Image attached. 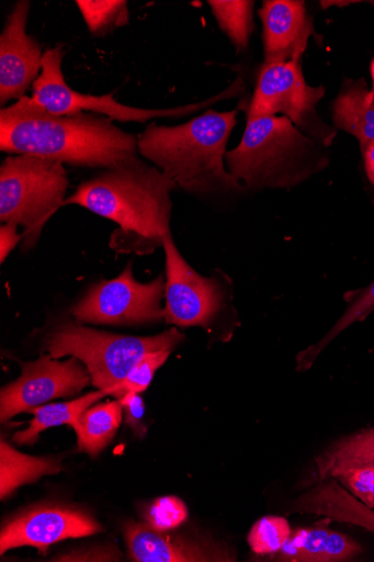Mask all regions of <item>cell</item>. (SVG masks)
<instances>
[{"label": "cell", "mask_w": 374, "mask_h": 562, "mask_svg": "<svg viewBox=\"0 0 374 562\" xmlns=\"http://www.w3.org/2000/svg\"><path fill=\"white\" fill-rule=\"evenodd\" d=\"M0 149L105 170L139 159L137 137L115 126L111 119L50 115L26 95L0 111Z\"/></svg>", "instance_id": "obj_1"}, {"label": "cell", "mask_w": 374, "mask_h": 562, "mask_svg": "<svg viewBox=\"0 0 374 562\" xmlns=\"http://www.w3.org/2000/svg\"><path fill=\"white\" fill-rule=\"evenodd\" d=\"M177 183L162 171L140 159L115 169H106L82 183L65 202L78 204L91 213L115 222L113 248L163 246L171 234V193Z\"/></svg>", "instance_id": "obj_2"}, {"label": "cell", "mask_w": 374, "mask_h": 562, "mask_svg": "<svg viewBox=\"0 0 374 562\" xmlns=\"http://www.w3.org/2000/svg\"><path fill=\"white\" fill-rule=\"evenodd\" d=\"M237 116V110L208 111L178 126L151 124L137 137L138 151L186 192L245 191L226 166L227 145Z\"/></svg>", "instance_id": "obj_3"}, {"label": "cell", "mask_w": 374, "mask_h": 562, "mask_svg": "<svg viewBox=\"0 0 374 562\" xmlns=\"http://www.w3.org/2000/svg\"><path fill=\"white\" fill-rule=\"evenodd\" d=\"M327 148L284 116L247 119L240 144L227 151L226 166L246 189H290L328 167Z\"/></svg>", "instance_id": "obj_4"}, {"label": "cell", "mask_w": 374, "mask_h": 562, "mask_svg": "<svg viewBox=\"0 0 374 562\" xmlns=\"http://www.w3.org/2000/svg\"><path fill=\"white\" fill-rule=\"evenodd\" d=\"M183 340L184 335L177 328L152 337H134L68 325L46 339L45 349L55 360L76 357L87 367L94 386L117 396L120 386L144 355L173 351Z\"/></svg>", "instance_id": "obj_5"}, {"label": "cell", "mask_w": 374, "mask_h": 562, "mask_svg": "<svg viewBox=\"0 0 374 562\" xmlns=\"http://www.w3.org/2000/svg\"><path fill=\"white\" fill-rule=\"evenodd\" d=\"M69 187L64 164L19 155L0 167V222L22 226L24 246L32 247L46 222L61 206Z\"/></svg>", "instance_id": "obj_6"}, {"label": "cell", "mask_w": 374, "mask_h": 562, "mask_svg": "<svg viewBox=\"0 0 374 562\" xmlns=\"http://www.w3.org/2000/svg\"><path fill=\"white\" fill-rule=\"evenodd\" d=\"M64 49L48 48L43 56L42 72L33 85L32 104L56 116H75L92 112L109 116L112 121L145 123L156 117H181L190 115L216 101L235 97L243 87L237 79L231 87L217 97L197 102L195 105L173 110H140L121 104L113 93L93 95L75 91L65 80L63 71Z\"/></svg>", "instance_id": "obj_7"}, {"label": "cell", "mask_w": 374, "mask_h": 562, "mask_svg": "<svg viewBox=\"0 0 374 562\" xmlns=\"http://www.w3.org/2000/svg\"><path fill=\"white\" fill-rule=\"evenodd\" d=\"M325 95L324 86L311 87L307 83L301 60L263 64L247 119L282 115L305 135L330 147L338 130L327 124L316 109Z\"/></svg>", "instance_id": "obj_8"}, {"label": "cell", "mask_w": 374, "mask_h": 562, "mask_svg": "<svg viewBox=\"0 0 374 562\" xmlns=\"http://www.w3.org/2000/svg\"><path fill=\"white\" fill-rule=\"evenodd\" d=\"M163 276L141 284L133 276L128 265L115 280L94 285L86 297L73 308V316L92 324H143L165 318L160 306L166 296Z\"/></svg>", "instance_id": "obj_9"}, {"label": "cell", "mask_w": 374, "mask_h": 562, "mask_svg": "<svg viewBox=\"0 0 374 562\" xmlns=\"http://www.w3.org/2000/svg\"><path fill=\"white\" fill-rule=\"evenodd\" d=\"M167 284L165 319L178 327H209L224 306L225 289L220 281L204 278L183 259L172 234L165 238Z\"/></svg>", "instance_id": "obj_10"}, {"label": "cell", "mask_w": 374, "mask_h": 562, "mask_svg": "<svg viewBox=\"0 0 374 562\" xmlns=\"http://www.w3.org/2000/svg\"><path fill=\"white\" fill-rule=\"evenodd\" d=\"M91 376L76 357L58 362L42 355L36 362L23 364L22 375L0 393V420L7 423L52 398L69 397L81 392Z\"/></svg>", "instance_id": "obj_11"}, {"label": "cell", "mask_w": 374, "mask_h": 562, "mask_svg": "<svg viewBox=\"0 0 374 562\" xmlns=\"http://www.w3.org/2000/svg\"><path fill=\"white\" fill-rule=\"evenodd\" d=\"M100 531V525L81 510L43 505L26 510L5 525L0 535V553L24 546L35 547L41 553H46L52 544Z\"/></svg>", "instance_id": "obj_12"}, {"label": "cell", "mask_w": 374, "mask_h": 562, "mask_svg": "<svg viewBox=\"0 0 374 562\" xmlns=\"http://www.w3.org/2000/svg\"><path fill=\"white\" fill-rule=\"evenodd\" d=\"M31 3L18 2L0 36V104L25 97L39 77L43 56L38 42L26 33Z\"/></svg>", "instance_id": "obj_13"}, {"label": "cell", "mask_w": 374, "mask_h": 562, "mask_svg": "<svg viewBox=\"0 0 374 562\" xmlns=\"http://www.w3.org/2000/svg\"><path fill=\"white\" fill-rule=\"evenodd\" d=\"M264 64L302 60L313 33V21L298 0H267L259 11Z\"/></svg>", "instance_id": "obj_14"}, {"label": "cell", "mask_w": 374, "mask_h": 562, "mask_svg": "<svg viewBox=\"0 0 374 562\" xmlns=\"http://www.w3.org/2000/svg\"><path fill=\"white\" fill-rule=\"evenodd\" d=\"M125 537L131 557L139 562L234 561L220 546L166 536L144 524H128Z\"/></svg>", "instance_id": "obj_15"}, {"label": "cell", "mask_w": 374, "mask_h": 562, "mask_svg": "<svg viewBox=\"0 0 374 562\" xmlns=\"http://www.w3.org/2000/svg\"><path fill=\"white\" fill-rule=\"evenodd\" d=\"M290 513L325 517L374 533V509L358 499L337 479L316 483L294 501Z\"/></svg>", "instance_id": "obj_16"}, {"label": "cell", "mask_w": 374, "mask_h": 562, "mask_svg": "<svg viewBox=\"0 0 374 562\" xmlns=\"http://www.w3.org/2000/svg\"><path fill=\"white\" fill-rule=\"evenodd\" d=\"M362 553L363 548L351 537L326 526H316L293 531L275 559L292 562H343L352 561Z\"/></svg>", "instance_id": "obj_17"}, {"label": "cell", "mask_w": 374, "mask_h": 562, "mask_svg": "<svg viewBox=\"0 0 374 562\" xmlns=\"http://www.w3.org/2000/svg\"><path fill=\"white\" fill-rule=\"evenodd\" d=\"M332 117L335 127L354 136L362 147L374 142V94L362 78L343 81Z\"/></svg>", "instance_id": "obj_18"}, {"label": "cell", "mask_w": 374, "mask_h": 562, "mask_svg": "<svg viewBox=\"0 0 374 562\" xmlns=\"http://www.w3.org/2000/svg\"><path fill=\"white\" fill-rule=\"evenodd\" d=\"M374 465V427L342 437L314 458L313 481L336 479L358 467Z\"/></svg>", "instance_id": "obj_19"}, {"label": "cell", "mask_w": 374, "mask_h": 562, "mask_svg": "<svg viewBox=\"0 0 374 562\" xmlns=\"http://www.w3.org/2000/svg\"><path fill=\"white\" fill-rule=\"evenodd\" d=\"M59 472L61 467L53 459L30 457L15 450L3 439L0 442V496L2 499L24 484Z\"/></svg>", "instance_id": "obj_20"}, {"label": "cell", "mask_w": 374, "mask_h": 562, "mask_svg": "<svg viewBox=\"0 0 374 562\" xmlns=\"http://www.w3.org/2000/svg\"><path fill=\"white\" fill-rule=\"evenodd\" d=\"M121 401L104 403L88 411L73 426L79 448L91 456H97L116 436L123 422Z\"/></svg>", "instance_id": "obj_21"}, {"label": "cell", "mask_w": 374, "mask_h": 562, "mask_svg": "<svg viewBox=\"0 0 374 562\" xmlns=\"http://www.w3.org/2000/svg\"><path fill=\"white\" fill-rule=\"evenodd\" d=\"M105 395L109 393L99 390L75 401L31 408L29 413L34 415V419L30 423L29 429L15 434L14 441L20 445H30L34 443L38 435L48 428L63 425L73 427L88 408Z\"/></svg>", "instance_id": "obj_22"}, {"label": "cell", "mask_w": 374, "mask_h": 562, "mask_svg": "<svg viewBox=\"0 0 374 562\" xmlns=\"http://www.w3.org/2000/svg\"><path fill=\"white\" fill-rule=\"evenodd\" d=\"M374 311V281L360 292L350 303L343 316L335 327L317 344L309 346L297 356V371L305 372L311 368L317 357L345 329L361 323Z\"/></svg>", "instance_id": "obj_23"}, {"label": "cell", "mask_w": 374, "mask_h": 562, "mask_svg": "<svg viewBox=\"0 0 374 562\" xmlns=\"http://www.w3.org/2000/svg\"><path fill=\"white\" fill-rule=\"evenodd\" d=\"M220 29L236 46L238 54L248 48L253 31L254 2L248 0H209L207 2Z\"/></svg>", "instance_id": "obj_24"}, {"label": "cell", "mask_w": 374, "mask_h": 562, "mask_svg": "<svg viewBox=\"0 0 374 562\" xmlns=\"http://www.w3.org/2000/svg\"><path fill=\"white\" fill-rule=\"evenodd\" d=\"M76 4L94 36H104L129 23L128 3L124 0H78Z\"/></svg>", "instance_id": "obj_25"}, {"label": "cell", "mask_w": 374, "mask_h": 562, "mask_svg": "<svg viewBox=\"0 0 374 562\" xmlns=\"http://www.w3.org/2000/svg\"><path fill=\"white\" fill-rule=\"evenodd\" d=\"M292 532L286 518L279 516L263 517L251 528L248 543L258 555H275L283 549Z\"/></svg>", "instance_id": "obj_26"}, {"label": "cell", "mask_w": 374, "mask_h": 562, "mask_svg": "<svg viewBox=\"0 0 374 562\" xmlns=\"http://www.w3.org/2000/svg\"><path fill=\"white\" fill-rule=\"evenodd\" d=\"M171 352L172 350H157L144 355L120 386L117 397L122 398L128 392L146 391L156 371L166 364Z\"/></svg>", "instance_id": "obj_27"}, {"label": "cell", "mask_w": 374, "mask_h": 562, "mask_svg": "<svg viewBox=\"0 0 374 562\" xmlns=\"http://www.w3.org/2000/svg\"><path fill=\"white\" fill-rule=\"evenodd\" d=\"M188 507L175 496L156 499L147 514L148 526L156 531L166 532L177 529L188 520Z\"/></svg>", "instance_id": "obj_28"}, {"label": "cell", "mask_w": 374, "mask_h": 562, "mask_svg": "<svg viewBox=\"0 0 374 562\" xmlns=\"http://www.w3.org/2000/svg\"><path fill=\"white\" fill-rule=\"evenodd\" d=\"M336 479L358 499L374 509V465L350 469Z\"/></svg>", "instance_id": "obj_29"}, {"label": "cell", "mask_w": 374, "mask_h": 562, "mask_svg": "<svg viewBox=\"0 0 374 562\" xmlns=\"http://www.w3.org/2000/svg\"><path fill=\"white\" fill-rule=\"evenodd\" d=\"M138 394L128 392L120 400L126 415V423L135 428L140 427V422L145 414V404Z\"/></svg>", "instance_id": "obj_30"}, {"label": "cell", "mask_w": 374, "mask_h": 562, "mask_svg": "<svg viewBox=\"0 0 374 562\" xmlns=\"http://www.w3.org/2000/svg\"><path fill=\"white\" fill-rule=\"evenodd\" d=\"M14 224H5L0 227V259L2 263L7 260L10 252L16 247L23 235H20Z\"/></svg>", "instance_id": "obj_31"}, {"label": "cell", "mask_w": 374, "mask_h": 562, "mask_svg": "<svg viewBox=\"0 0 374 562\" xmlns=\"http://www.w3.org/2000/svg\"><path fill=\"white\" fill-rule=\"evenodd\" d=\"M363 149L364 170L369 181L374 186V142L366 144Z\"/></svg>", "instance_id": "obj_32"}, {"label": "cell", "mask_w": 374, "mask_h": 562, "mask_svg": "<svg viewBox=\"0 0 374 562\" xmlns=\"http://www.w3.org/2000/svg\"><path fill=\"white\" fill-rule=\"evenodd\" d=\"M370 74H371V79H372L371 92L374 94V59L372 60L371 66H370Z\"/></svg>", "instance_id": "obj_33"}]
</instances>
